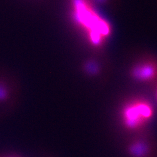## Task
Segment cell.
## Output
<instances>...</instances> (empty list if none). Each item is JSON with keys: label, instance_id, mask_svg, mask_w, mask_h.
<instances>
[{"label": "cell", "instance_id": "obj_2", "mask_svg": "<svg viewBox=\"0 0 157 157\" xmlns=\"http://www.w3.org/2000/svg\"><path fill=\"white\" fill-rule=\"evenodd\" d=\"M129 75L136 82L153 86L157 83V58L152 56L142 58L131 67Z\"/></svg>", "mask_w": 157, "mask_h": 157}, {"label": "cell", "instance_id": "obj_4", "mask_svg": "<svg viewBox=\"0 0 157 157\" xmlns=\"http://www.w3.org/2000/svg\"><path fill=\"white\" fill-rule=\"evenodd\" d=\"M131 154L135 157H143L148 152V147L144 142L137 141L132 144L129 148Z\"/></svg>", "mask_w": 157, "mask_h": 157}, {"label": "cell", "instance_id": "obj_5", "mask_svg": "<svg viewBox=\"0 0 157 157\" xmlns=\"http://www.w3.org/2000/svg\"><path fill=\"white\" fill-rule=\"evenodd\" d=\"M153 92H154L155 97V98H156V101H157V83H156L155 84L153 85Z\"/></svg>", "mask_w": 157, "mask_h": 157}, {"label": "cell", "instance_id": "obj_1", "mask_svg": "<svg viewBox=\"0 0 157 157\" xmlns=\"http://www.w3.org/2000/svg\"><path fill=\"white\" fill-rule=\"evenodd\" d=\"M155 115V108L150 100L135 96L124 102L121 109L123 126L127 130H139L148 124Z\"/></svg>", "mask_w": 157, "mask_h": 157}, {"label": "cell", "instance_id": "obj_3", "mask_svg": "<svg viewBox=\"0 0 157 157\" xmlns=\"http://www.w3.org/2000/svg\"><path fill=\"white\" fill-rule=\"evenodd\" d=\"M13 97V87L7 74L0 68V117L10 106Z\"/></svg>", "mask_w": 157, "mask_h": 157}]
</instances>
